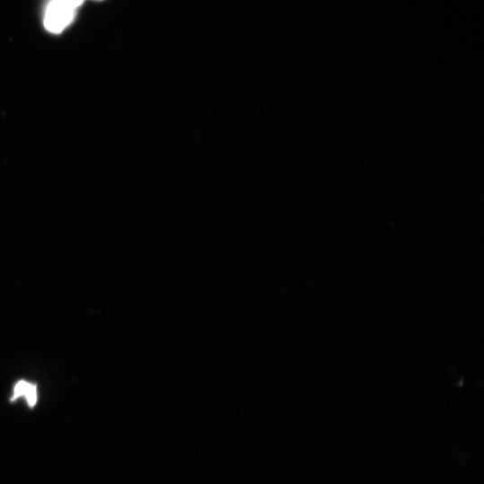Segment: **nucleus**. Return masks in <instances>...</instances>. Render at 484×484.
I'll list each match as a JSON object with an SVG mask.
<instances>
[{
    "label": "nucleus",
    "instance_id": "nucleus-1",
    "mask_svg": "<svg viewBox=\"0 0 484 484\" xmlns=\"http://www.w3.org/2000/svg\"><path fill=\"white\" fill-rule=\"evenodd\" d=\"M75 9L66 0H50L44 15V26L52 33L62 32L74 19Z\"/></svg>",
    "mask_w": 484,
    "mask_h": 484
},
{
    "label": "nucleus",
    "instance_id": "nucleus-2",
    "mask_svg": "<svg viewBox=\"0 0 484 484\" xmlns=\"http://www.w3.org/2000/svg\"><path fill=\"white\" fill-rule=\"evenodd\" d=\"M22 396L25 397L30 407H33L38 401L37 386L24 380L18 381L14 385L11 401Z\"/></svg>",
    "mask_w": 484,
    "mask_h": 484
},
{
    "label": "nucleus",
    "instance_id": "nucleus-3",
    "mask_svg": "<svg viewBox=\"0 0 484 484\" xmlns=\"http://www.w3.org/2000/svg\"><path fill=\"white\" fill-rule=\"evenodd\" d=\"M66 1L69 2L71 4H73L74 7H78L83 3L84 0H66Z\"/></svg>",
    "mask_w": 484,
    "mask_h": 484
},
{
    "label": "nucleus",
    "instance_id": "nucleus-4",
    "mask_svg": "<svg viewBox=\"0 0 484 484\" xmlns=\"http://www.w3.org/2000/svg\"><path fill=\"white\" fill-rule=\"evenodd\" d=\"M94 1H101V0H94Z\"/></svg>",
    "mask_w": 484,
    "mask_h": 484
}]
</instances>
